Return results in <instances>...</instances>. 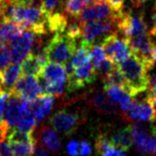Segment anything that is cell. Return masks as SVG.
Listing matches in <instances>:
<instances>
[{"label": "cell", "instance_id": "obj_21", "mask_svg": "<svg viewBox=\"0 0 156 156\" xmlns=\"http://www.w3.org/2000/svg\"><path fill=\"white\" fill-rule=\"evenodd\" d=\"M113 145L116 148L126 151L133 144V134H131V126H126L125 128L116 131L110 138Z\"/></svg>", "mask_w": 156, "mask_h": 156}, {"label": "cell", "instance_id": "obj_39", "mask_svg": "<svg viewBox=\"0 0 156 156\" xmlns=\"http://www.w3.org/2000/svg\"><path fill=\"white\" fill-rule=\"evenodd\" d=\"M103 156H126V154H125V151L120 150L116 148L115 146H113L112 148H110L108 151H106L103 154Z\"/></svg>", "mask_w": 156, "mask_h": 156}, {"label": "cell", "instance_id": "obj_29", "mask_svg": "<svg viewBox=\"0 0 156 156\" xmlns=\"http://www.w3.org/2000/svg\"><path fill=\"white\" fill-rule=\"evenodd\" d=\"M12 61L10 48L6 44H0V74L5 70Z\"/></svg>", "mask_w": 156, "mask_h": 156}, {"label": "cell", "instance_id": "obj_33", "mask_svg": "<svg viewBox=\"0 0 156 156\" xmlns=\"http://www.w3.org/2000/svg\"><path fill=\"white\" fill-rule=\"evenodd\" d=\"M105 1L108 3L115 11L120 12V13L124 12L125 0H105Z\"/></svg>", "mask_w": 156, "mask_h": 156}, {"label": "cell", "instance_id": "obj_15", "mask_svg": "<svg viewBox=\"0 0 156 156\" xmlns=\"http://www.w3.org/2000/svg\"><path fill=\"white\" fill-rule=\"evenodd\" d=\"M39 75L50 83H66L67 80L65 65L55 62H47Z\"/></svg>", "mask_w": 156, "mask_h": 156}, {"label": "cell", "instance_id": "obj_30", "mask_svg": "<svg viewBox=\"0 0 156 156\" xmlns=\"http://www.w3.org/2000/svg\"><path fill=\"white\" fill-rule=\"evenodd\" d=\"M114 145L111 139L105 134H99L95 140V148L97 150V152L99 153L101 156H103V154L108 151L110 148H112Z\"/></svg>", "mask_w": 156, "mask_h": 156}, {"label": "cell", "instance_id": "obj_8", "mask_svg": "<svg viewBox=\"0 0 156 156\" xmlns=\"http://www.w3.org/2000/svg\"><path fill=\"white\" fill-rule=\"evenodd\" d=\"M122 116L126 121L153 122L156 120L154 108L146 97L143 101L133 100L129 109L125 112H122Z\"/></svg>", "mask_w": 156, "mask_h": 156}, {"label": "cell", "instance_id": "obj_2", "mask_svg": "<svg viewBox=\"0 0 156 156\" xmlns=\"http://www.w3.org/2000/svg\"><path fill=\"white\" fill-rule=\"evenodd\" d=\"M76 48V42L64 34H55L44 47V55L48 62L65 65L71 58Z\"/></svg>", "mask_w": 156, "mask_h": 156}, {"label": "cell", "instance_id": "obj_20", "mask_svg": "<svg viewBox=\"0 0 156 156\" xmlns=\"http://www.w3.org/2000/svg\"><path fill=\"white\" fill-rule=\"evenodd\" d=\"M36 125L37 122L35 120L34 114H33V111L31 109L30 102L24 101L16 126L20 130L33 133V131H34L36 128Z\"/></svg>", "mask_w": 156, "mask_h": 156}, {"label": "cell", "instance_id": "obj_43", "mask_svg": "<svg viewBox=\"0 0 156 156\" xmlns=\"http://www.w3.org/2000/svg\"><path fill=\"white\" fill-rule=\"evenodd\" d=\"M151 55H152V58L154 60V62L156 61V46L152 47V51H151Z\"/></svg>", "mask_w": 156, "mask_h": 156}, {"label": "cell", "instance_id": "obj_27", "mask_svg": "<svg viewBox=\"0 0 156 156\" xmlns=\"http://www.w3.org/2000/svg\"><path fill=\"white\" fill-rule=\"evenodd\" d=\"M13 156H33L36 150V144L9 142Z\"/></svg>", "mask_w": 156, "mask_h": 156}, {"label": "cell", "instance_id": "obj_36", "mask_svg": "<svg viewBox=\"0 0 156 156\" xmlns=\"http://www.w3.org/2000/svg\"><path fill=\"white\" fill-rule=\"evenodd\" d=\"M91 153V146L89 142L86 140H82L79 143V155L80 156H87Z\"/></svg>", "mask_w": 156, "mask_h": 156}, {"label": "cell", "instance_id": "obj_6", "mask_svg": "<svg viewBox=\"0 0 156 156\" xmlns=\"http://www.w3.org/2000/svg\"><path fill=\"white\" fill-rule=\"evenodd\" d=\"M119 20H101V21H92L82 24L81 39L90 44H93L94 41L100 37L117 33Z\"/></svg>", "mask_w": 156, "mask_h": 156}, {"label": "cell", "instance_id": "obj_24", "mask_svg": "<svg viewBox=\"0 0 156 156\" xmlns=\"http://www.w3.org/2000/svg\"><path fill=\"white\" fill-rule=\"evenodd\" d=\"M103 83H104V87H108V86H119V87H122L128 90L126 81L117 65H115L112 70L103 77Z\"/></svg>", "mask_w": 156, "mask_h": 156}, {"label": "cell", "instance_id": "obj_38", "mask_svg": "<svg viewBox=\"0 0 156 156\" xmlns=\"http://www.w3.org/2000/svg\"><path fill=\"white\" fill-rule=\"evenodd\" d=\"M16 3L22 4V5H27V6H36V7H41L42 6L43 0H12Z\"/></svg>", "mask_w": 156, "mask_h": 156}, {"label": "cell", "instance_id": "obj_31", "mask_svg": "<svg viewBox=\"0 0 156 156\" xmlns=\"http://www.w3.org/2000/svg\"><path fill=\"white\" fill-rule=\"evenodd\" d=\"M105 58H106V55L101 44H93L91 46V61L94 68H96Z\"/></svg>", "mask_w": 156, "mask_h": 156}, {"label": "cell", "instance_id": "obj_18", "mask_svg": "<svg viewBox=\"0 0 156 156\" xmlns=\"http://www.w3.org/2000/svg\"><path fill=\"white\" fill-rule=\"evenodd\" d=\"M66 14L62 11L53 12L51 14L46 15V29L47 32L52 34H64L66 29L68 19Z\"/></svg>", "mask_w": 156, "mask_h": 156}, {"label": "cell", "instance_id": "obj_14", "mask_svg": "<svg viewBox=\"0 0 156 156\" xmlns=\"http://www.w3.org/2000/svg\"><path fill=\"white\" fill-rule=\"evenodd\" d=\"M131 134H133V143L138 152L143 154L152 152L153 140L142 126H131Z\"/></svg>", "mask_w": 156, "mask_h": 156}, {"label": "cell", "instance_id": "obj_22", "mask_svg": "<svg viewBox=\"0 0 156 156\" xmlns=\"http://www.w3.org/2000/svg\"><path fill=\"white\" fill-rule=\"evenodd\" d=\"M104 89L111 99L121 105V108L129 106L133 102V97L125 88L119 87V86H108V87H104Z\"/></svg>", "mask_w": 156, "mask_h": 156}, {"label": "cell", "instance_id": "obj_7", "mask_svg": "<svg viewBox=\"0 0 156 156\" xmlns=\"http://www.w3.org/2000/svg\"><path fill=\"white\" fill-rule=\"evenodd\" d=\"M81 120L82 119L79 113L61 110L50 119L48 124L52 126L53 129L57 130L58 133L65 135H71L81 125Z\"/></svg>", "mask_w": 156, "mask_h": 156}, {"label": "cell", "instance_id": "obj_42", "mask_svg": "<svg viewBox=\"0 0 156 156\" xmlns=\"http://www.w3.org/2000/svg\"><path fill=\"white\" fill-rule=\"evenodd\" d=\"M152 134H153V138H152V140H153V154L154 156H156V126H153L152 128Z\"/></svg>", "mask_w": 156, "mask_h": 156}, {"label": "cell", "instance_id": "obj_19", "mask_svg": "<svg viewBox=\"0 0 156 156\" xmlns=\"http://www.w3.org/2000/svg\"><path fill=\"white\" fill-rule=\"evenodd\" d=\"M22 76L21 65L19 63H13L8 66L0 74V85L6 92H11L18 79Z\"/></svg>", "mask_w": 156, "mask_h": 156}, {"label": "cell", "instance_id": "obj_16", "mask_svg": "<svg viewBox=\"0 0 156 156\" xmlns=\"http://www.w3.org/2000/svg\"><path fill=\"white\" fill-rule=\"evenodd\" d=\"M48 62L47 57L44 55V52L40 53V55H29L22 60L21 64V70L22 74L24 75H32V76H38L40 74L41 70L44 67V65Z\"/></svg>", "mask_w": 156, "mask_h": 156}, {"label": "cell", "instance_id": "obj_3", "mask_svg": "<svg viewBox=\"0 0 156 156\" xmlns=\"http://www.w3.org/2000/svg\"><path fill=\"white\" fill-rule=\"evenodd\" d=\"M100 44L105 51L106 57L112 60L115 64L121 63L131 55L128 41L124 37L121 38L118 33L108 35Z\"/></svg>", "mask_w": 156, "mask_h": 156}, {"label": "cell", "instance_id": "obj_28", "mask_svg": "<svg viewBox=\"0 0 156 156\" xmlns=\"http://www.w3.org/2000/svg\"><path fill=\"white\" fill-rule=\"evenodd\" d=\"M68 0H43L42 2V10L44 11V15L51 14L53 12H58L63 10L64 6Z\"/></svg>", "mask_w": 156, "mask_h": 156}, {"label": "cell", "instance_id": "obj_9", "mask_svg": "<svg viewBox=\"0 0 156 156\" xmlns=\"http://www.w3.org/2000/svg\"><path fill=\"white\" fill-rule=\"evenodd\" d=\"M9 93H13L25 101L32 102L41 95L38 79L36 76L22 74Z\"/></svg>", "mask_w": 156, "mask_h": 156}, {"label": "cell", "instance_id": "obj_1", "mask_svg": "<svg viewBox=\"0 0 156 156\" xmlns=\"http://www.w3.org/2000/svg\"><path fill=\"white\" fill-rule=\"evenodd\" d=\"M124 75L128 90L133 97L145 92L149 85V69L140 57L131 52L126 60L116 64Z\"/></svg>", "mask_w": 156, "mask_h": 156}, {"label": "cell", "instance_id": "obj_44", "mask_svg": "<svg viewBox=\"0 0 156 156\" xmlns=\"http://www.w3.org/2000/svg\"><path fill=\"white\" fill-rule=\"evenodd\" d=\"M5 92H6V91H5V90H4L3 88H2V86L0 85V97H1V96H2L3 94L5 93Z\"/></svg>", "mask_w": 156, "mask_h": 156}, {"label": "cell", "instance_id": "obj_12", "mask_svg": "<svg viewBox=\"0 0 156 156\" xmlns=\"http://www.w3.org/2000/svg\"><path fill=\"white\" fill-rule=\"evenodd\" d=\"M55 102V99L53 96L44 95V94H41L38 98L30 102V106L33 111V114H34L37 125L40 124L44 118L51 114Z\"/></svg>", "mask_w": 156, "mask_h": 156}, {"label": "cell", "instance_id": "obj_41", "mask_svg": "<svg viewBox=\"0 0 156 156\" xmlns=\"http://www.w3.org/2000/svg\"><path fill=\"white\" fill-rule=\"evenodd\" d=\"M146 1H147V0H130V3L133 4V7L139 8V7H141Z\"/></svg>", "mask_w": 156, "mask_h": 156}, {"label": "cell", "instance_id": "obj_17", "mask_svg": "<svg viewBox=\"0 0 156 156\" xmlns=\"http://www.w3.org/2000/svg\"><path fill=\"white\" fill-rule=\"evenodd\" d=\"M38 139L41 142V145L52 152H57L60 149L61 141L58 134L50 126H41L38 133Z\"/></svg>", "mask_w": 156, "mask_h": 156}, {"label": "cell", "instance_id": "obj_10", "mask_svg": "<svg viewBox=\"0 0 156 156\" xmlns=\"http://www.w3.org/2000/svg\"><path fill=\"white\" fill-rule=\"evenodd\" d=\"M36 34L31 31H26L22 33V35L11 42L10 51H11V58L13 63H19L25 58L30 53L32 44L34 43Z\"/></svg>", "mask_w": 156, "mask_h": 156}, {"label": "cell", "instance_id": "obj_4", "mask_svg": "<svg viewBox=\"0 0 156 156\" xmlns=\"http://www.w3.org/2000/svg\"><path fill=\"white\" fill-rule=\"evenodd\" d=\"M124 12H117L111 7L105 0H96L89 6L85 7L77 19L80 23H87L101 20H120Z\"/></svg>", "mask_w": 156, "mask_h": 156}, {"label": "cell", "instance_id": "obj_35", "mask_svg": "<svg viewBox=\"0 0 156 156\" xmlns=\"http://www.w3.org/2000/svg\"><path fill=\"white\" fill-rule=\"evenodd\" d=\"M0 156H13L9 142L6 141L5 139L0 141Z\"/></svg>", "mask_w": 156, "mask_h": 156}, {"label": "cell", "instance_id": "obj_11", "mask_svg": "<svg viewBox=\"0 0 156 156\" xmlns=\"http://www.w3.org/2000/svg\"><path fill=\"white\" fill-rule=\"evenodd\" d=\"M24 101L25 100L21 99L19 96L13 93H9L3 115V121L9 126V129H13L17 124Z\"/></svg>", "mask_w": 156, "mask_h": 156}, {"label": "cell", "instance_id": "obj_34", "mask_svg": "<svg viewBox=\"0 0 156 156\" xmlns=\"http://www.w3.org/2000/svg\"><path fill=\"white\" fill-rule=\"evenodd\" d=\"M66 150L70 156H78L79 155V143L76 140H71L67 144Z\"/></svg>", "mask_w": 156, "mask_h": 156}, {"label": "cell", "instance_id": "obj_13", "mask_svg": "<svg viewBox=\"0 0 156 156\" xmlns=\"http://www.w3.org/2000/svg\"><path fill=\"white\" fill-rule=\"evenodd\" d=\"M89 105L98 113L104 115L117 114L119 111L117 104L107 94L100 91H97L90 96Z\"/></svg>", "mask_w": 156, "mask_h": 156}, {"label": "cell", "instance_id": "obj_40", "mask_svg": "<svg viewBox=\"0 0 156 156\" xmlns=\"http://www.w3.org/2000/svg\"><path fill=\"white\" fill-rule=\"evenodd\" d=\"M34 154H35V156H50L47 151L44 149L43 146L38 147V148L35 150V153Z\"/></svg>", "mask_w": 156, "mask_h": 156}, {"label": "cell", "instance_id": "obj_26", "mask_svg": "<svg viewBox=\"0 0 156 156\" xmlns=\"http://www.w3.org/2000/svg\"><path fill=\"white\" fill-rule=\"evenodd\" d=\"M96 0H68L65 3L64 13L73 18H77L85 7L89 6Z\"/></svg>", "mask_w": 156, "mask_h": 156}, {"label": "cell", "instance_id": "obj_25", "mask_svg": "<svg viewBox=\"0 0 156 156\" xmlns=\"http://www.w3.org/2000/svg\"><path fill=\"white\" fill-rule=\"evenodd\" d=\"M8 142H18V143H27V144H36V138L32 133L20 130L18 129H11L7 134Z\"/></svg>", "mask_w": 156, "mask_h": 156}, {"label": "cell", "instance_id": "obj_5", "mask_svg": "<svg viewBox=\"0 0 156 156\" xmlns=\"http://www.w3.org/2000/svg\"><path fill=\"white\" fill-rule=\"evenodd\" d=\"M66 75V89L68 92H73L92 83L96 79L97 73L92 61L90 60L80 66L73 68V70Z\"/></svg>", "mask_w": 156, "mask_h": 156}, {"label": "cell", "instance_id": "obj_23", "mask_svg": "<svg viewBox=\"0 0 156 156\" xmlns=\"http://www.w3.org/2000/svg\"><path fill=\"white\" fill-rule=\"evenodd\" d=\"M0 27H1L4 39H5V42L7 44H9L14 40L19 38L22 35V33L25 31L24 28L18 25L17 23L5 19L0 21Z\"/></svg>", "mask_w": 156, "mask_h": 156}, {"label": "cell", "instance_id": "obj_37", "mask_svg": "<svg viewBox=\"0 0 156 156\" xmlns=\"http://www.w3.org/2000/svg\"><path fill=\"white\" fill-rule=\"evenodd\" d=\"M9 96V93L5 92L3 95L0 97V124L3 122V115H4V109H5V105Z\"/></svg>", "mask_w": 156, "mask_h": 156}, {"label": "cell", "instance_id": "obj_32", "mask_svg": "<svg viewBox=\"0 0 156 156\" xmlns=\"http://www.w3.org/2000/svg\"><path fill=\"white\" fill-rule=\"evenodd\" d=\"M152 28L149 31V37L151 40L153 46H156V2L153 8V13H152Z\"/></svg>", "mask_w": 156, "mask_h": 156}]
</instances>
